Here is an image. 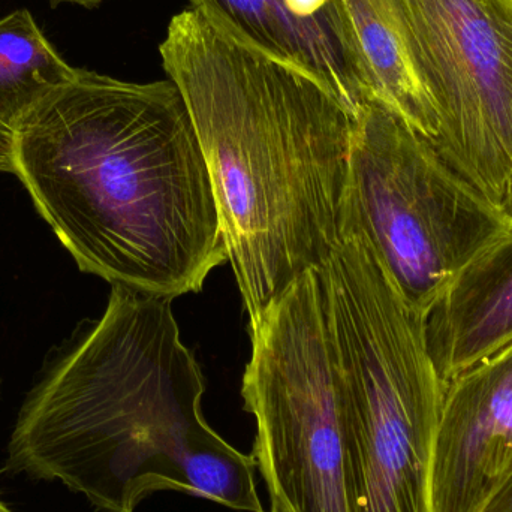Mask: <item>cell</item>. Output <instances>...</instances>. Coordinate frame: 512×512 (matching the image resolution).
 <instances>
[{"label": "cell", "mask_w": 512, "mask_h": 512, "mask_svg": "<svg viewBox=\"0 0 512 512\" xmlns=\"http://www.w3.org/2000/svg\"><path fill=\"white\" fill-rule=\"evenodd\" d=\"M484 512H512V477Z\"/></svg>", "instance_id": "cell-14"}, {"label": "cell", "mask_w": 512, "mask_h": 512, "mask_svg": "<svg viewBox=\"0 0 512 512\" xmlns=\"http://www.w3.org/2000/svg\"><path fill=\"white\" fill-rule=\"evenodd\" d=\"M194 120L249 327L336 249L355 117L315 78L189 8L159 45Z\"/></svg>", "instance_id": "cell-3"}, {"label": "cell", "mask_w": 512, "mask_h": 512, "mask_svg": "<svg viewBox=\"0 0 512 512\" xmlns=\"http://www.w3.org/2000/svg\"><path fill=\"white\" fill-rule=\"evenodd\" d=\"M270 512H282V511H280V510H279V508L274 507V505H271V510H270Z\"/></svg>", "instance_id": "cell-18"}, {"label": "cell", "mask_w": 512, "mask_h": 512, "mask_svg": "<svg viewBox=\"0 0 512 512\" xmlns=\"http://www.w3.org/2000/svg\"><path fill=\"white\" fill-rule=\"evenodd\" d=\"M216 29L322 84L357 117L375 101L346 0H189Z\"/></svg>", "instance_id": "cell-9"}, {"label": "cell", "mask_w": 512, "mask_h": 512, "mask_svg": "<svg viewBox=\"0 0 512 512\" xmlns=\"http://www.w3.org/2000/svg\"><path fill=\"white\" fill-rule=\"evenodd\" d=\"M51 6L62 5V3H71V5L83 6V8L93 9L101 3L107 2V0H48Z\"/></svg>", "instance_id": "cell-15"}, {"label": "cell", "mask_w": 512, "mask_h": 512, "mask_svg": "<svg viewBox=\"0 0 512 512\" xmlns=\"http://www.w3.org/2000/svg\"><path fill=\"white\" fill-rule=\"evenodd\" d=\"M346 206L406 303L426 318L460 271L512 225L387 105L355 117Z\"/></svg>", "instance_id": "cell-6"}, {"label": "cell", "mask_w": 512, "mask_h": 512, "mask_svg": "<svg viewBox=\"0 0 512 512\" xmlns=\"http://www.w3.org/2000/svg\"><path fill=\"white\" fill-rule=\"evenodd\" d=\"M512 477V342L447 385L433 512H484Z\"/></svg>", "instance_id": "cell-8"}, {"label": "cell", "mask_w": 512, "mask_h": 512, "mask_svg": "<svg viewBox=\"0 0 512 512\" xmlns=\"http://www.w3.org/2000/svg\"><path fill=\"white\" fill-rule=\"evenodd\" d=\"M0 512H14V511L9 510V508L6 507V505L3 504L2 501H0Z\"/></svg>", "instance_id": "cell-17"}, {"label": "cell", "mask_w": 512, "mask_h": 512, "mask_svg": "<svg viewBox=\"0 0 512 512\" xmlns=\"http://www.w3.org/2000/svg\"><path fill=\"white\" fill-rule=\"evenodd\" d=\"M14 135L15 176L84 273L174 300L228 261L206 156L170 78L77 69Z\"/></svg>", "instance_id": "cell-1"}, {"label": "cell", "mask_w": 512, "mask_h": 512, "mask_svg": "<svg viewBox=\"0 0 512 512\" xmlns=\"http://www.w3.org/2000/svg\"><path fill=\"white\" fill-rule=\"evenodd\" d=\"M502 207H504L505 213H507V215L510 216V219L512 221V188L510 194H508L507 200H505L504 206Z\"/></svg>", "instance_id": "cell-16"}, {"label": "cell", "mask_w": 512, "mask_h": 512, "mask_svg": "<svg viewBox=\"0 0 512 512\" xmlns=\"http://www.w3.org/2000/svg\"><path fill=\"white\" fill-rule=\"evenodd\" d=\"M0 173L15 174V135L3 125H0Z\"/></svg>", "instance_id": "cell-13"}, {"label": "cell", "mask_w": 512, "mask_h": 512, "mask_svg": "<svg viewBox=\"0 0 512 512\" xmlns=\"http://www.w3.org/2000/svg\"><path fill=\"white\" fill-rule=\"evenodd\" d=\"M373 98L429 140L438 116L421 80L397 0H346Z\"/></svg>", "instance_id": "cell-11"}, {"label": "cell", "mask_w": 512, "mask_h": 512, "mask_svg": "<svg viewBox=\"0 0 512 512\" xmlns=\"http://www.w3.org/2000/svg\"><path fill=\"white\" fill-rule=\"evenodd\" d=\"M438 116L432 141L480 194L512 188V0H397Z\"/></svg>", "instance_id": "cell-7"}, {"label": "cell", "mask_w": 512, "mask_h": 512, "mask_svg": "<svg viewBox=\"0 0 512 512\" xmlns=\"http://www.w3.org/2000/svg\"><path fill=\"white\" fill-rule=\"evenodd\" d=\"M345 384L352 512H433L432 463L447 385L426 324L363 231L321 265Z\"/></svg>", "instance_id": "cell-4"}, {"label": "cell", "mask_w": 512, "mask_h": 512, "mask_svg": "<svg viewBox=\"0 0 512 512\" xmlns=\"http://www.w3.org/2000/svg\"><path fill=\"white\" fill-rule=\"evenodd\" d=\"M424 324L445 385L512 342V225L460 271Z\"/></svg>", "instance_id": "cell-10"}, {"label": "cell", "mask_w": 512, "mask_h": 512, "mask_svg": "<svg viewBox=\"0 0 512 512\" xmlns=\"http://www.w3.org/2000/svg\"><path fill=\"white\" fill-rule=\"evenodd\" d=\"M242 396L256 420L254 457L282 512H352L345 384L321 267L249 327Z\"/></svg>", "instance_id": "cell-5"}, {"label": "cell", "mask_w": 512, "mask_h": 512, "mask_svg": "<svg viewBox=\"0 0 512 512\" xmlns=\"http://www.w3.org/2000/svg\"><path fill=\"white\" fill-rule=\"evenodd\" d=\"M170 298L113 286L102 318L27 396L6 468L60 481L102 512L173 490L265 512L254 454L204 420L206 384Z\"/></svg>", "instance_id": "cell-2"}, {"label": "cell", "mask_w": 512, "mask_h": 512, "mask_svg": "<svg viewBox=\"0 0 512 512\" xmlns=\"http://www.w3.org/2000/svg\"><path fill=\"white\" fill-rule=\"evenodd\" d=\"M77 74L29 9L0 18V125L15 131L27 114Z\"/></svg>", "instance_id": "cell-12"}]
</instances>
